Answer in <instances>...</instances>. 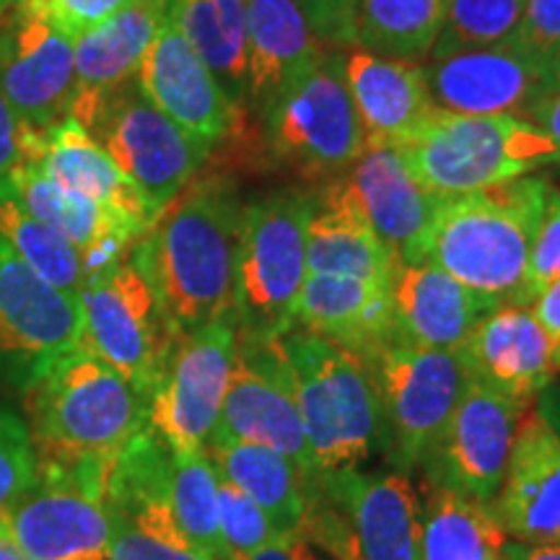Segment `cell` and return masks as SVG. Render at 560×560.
I'll list each match as a JSON object with an SVG mask.
<instances>
[{
  "label": "cell",
  "instance_id": "cell-1",
  "mask_svg": "<svg viewBox=\"0 0 560 560\" xmlns=\"http://www.w3.org/2000/svg\"><path fill=\"white\" fill-rule=\"evenodd\" d=\"M242 215L236 182L206 174L195 177L132 244L130 257L156 291L177 338L234 317Z\"/></svg>",
  "mask_w": 560,
  "mask_h": 560
},
{
  "label": "cell",
  "instance_id": "cell-2",
  "mask_svg": "<svg viewBox=\"0 0 560 560\" xmlns=\"http://www.w3.org/2000/svg\"><path fill=\"white\" fill-rule=\"evenodd\" d=\"M24 395L37 475L107 482L117 454L149 429V397L83 348L62 355Z\"/></svg>",
  "mask_w": 560,
  "mask_h": 560
},
{
  "label": "cell",
  "instance_id": "cell-3",
  "mask_svg": "<svg viewBox=\"0 0 560 560\" xmlns=\"http://www.w3.org/2000/svg\"><path fill=\"white\" fill-rule=\"evenodd\" d=\"M550 182L527 177L439 198L420 257L493 304L524 306L532 242Z\"/></svg>",
  "mask_w": 560,
  "mask_h": 560
},
{
  "label": "cell",
  "instance_id": "cell-4",
  "mask_svg": "<svg viewBox=\"0 0 560 560\" xmlns=\"http://www.w3.org/2000/svg\"><path fill=\"white\" fill-rule=\"evenodd\" d=\"M317 470H342L371 457L387 436L380 382L361 355L310 330L280 338Z\"/></svg>",
  "mask_w": 560,
  "mask_h": 560
},
{
  "label": "cell",
  "instance_id": "cell-5",
  "mask_svg": "<svg viewBox=\"0 0 560 560\" xmlns=\"http://www.w3.org/2000/svg\"><path fill=\"white\" fill-rule=\"evenodd\" d=\"M418 185L436 195L472 192L560 164V149L535 122L514 115H459L436 107L397 145Z\"/></svg>",
  "mask_w": 560,
  "mask_h": 560
},
{
  "label": "cell",
  "instance_id": "cell-6",
  "mask_svg": "<svg viewBox=\"0 0 560 560\" xmlns=\"http://www.w3.org/2000/svg\"><path fill=\"white\" fill-rule=\"evenodd\" d=\"M420 499L408 475L314 470L301 535L335 560H420Z\"/></svg>",
  "mask_w": 560,
  "mask_h": 560
},
{
  "label": "cell",
  "instance_id": "cell-7",
  "mask_svg": "<svg viewBox=\"0 0 560 560\" xmlns=\"http://www.w3.org/2000/svg\"><path fill=\"white\" fill-rule=\"evenodd\" d=\"M265 143L278 164L304 179L348 172L366 151V136L346 81V58L322 47L293 68L260 104Z\"/></svg>",
  "mask_w": 560,
  "mask_h": 560
},
{
  "label": "cell",
  "instance_id": "cell-8",
  "mask_svg": "<svg viewBox=\"0 0 560 560\" xmlns=\"http://www.w3.org/2000/svg\"><path fill=\"white\" fill-rule=\"evenodd\" d=\"M317 195L280 190L242 215L236 255V330L252 338H283L296 327V301L306 278V234Z\"/></svg>",
  "mask_w": 560,
  "mask_h": 560
},
{
  "label": "cell",
  "instance_id": "cell-9",
  "mask_svg": "<svg viewBox=\"0 0 560 560\" xmlns=\"http://www.w3.org/2000/svg\"><path fill=\"white\" fill-rule=\"evenodd\" d=\"M177 340L156 291L130 252L89 276L81 291V348L122 374L149 400Z\"/></svg>",
  "mask_w": 560,
  "mask_h": 560
},
{
  "label": "cell",
  "instance_id": "cell-10",
  "mask_svg": "<svg viewBox=\"0 0 560 560\" xmlns=\"http://www.w3.org/2000/svg\"><path fill=\"white\" fill-rule=\"evenodd\" d=\"M102 501L109 560H210L174 520L172 450L151 423L112 462Z\"/></svg>",
  "mask_w": 560,
  "mask_h": 560
},
{
  "label": "cell",
  "instance_id": "cell-11",
  "mask_svg": "<svg viewBox=\"0 0 560 560\" xmlns=\"http://www.w3.org/2000/svg\"><path fill=\"white\" fill-rule=\"evenodd\" d=\"M371 369L380 382L392 459L410 470L444 433L472 374L459 350L420 348L402 340H392Z\"/></svg>",
  "mask_w": 560,
  "mask_h": 560
},
{
  "label": "cell",
  "instance_id": "cell-12",
  "mask_svg": "<svg viewBox=\"0 0 560 560\" xmlns=\"http://www.w3.org/2000/svg\"><path fill=\"white\" fill-rule=\"evenodd\" d=\"M234 441L270 446L301 470H317L280 338H252L236 330L234 369L206 450Z\"/></svg>",
  "mask_w": 560,
  "mask_h": 560
},
{
  "label": "cell",
  "instance_id": "cell-13",
  "mask_svg": "<svg viewBox=\"0 0 560 560\" xmlns=\"http://www.w3.org/2000/svg\"><path fill=\"white\" fill-rule=\"evenodd\" d=\"M89 132L132 182L153 221L198 177L210 153L153 107L136 81L104 104Z\"/></svg>",
  "mask_w": 560,
  "mask_h": 560
},
{
  "label": "cell",
  "instance_id": "cell-14",
  "mask_svg": "<svg viewBox=\"0 0 560 560\" xmlns=\"http://www.w3.org/2000/svg\"><path fill=\"white\" fill-rule=\"evenodd\" d=\"M81 348V299L42 280L0 240V382L32 389Z\"/></svg>",
  "mask_w": 560,
  "mask_h": 560
},
{
  "label": "cell",
  "instance_id": "cell-15",
  "mask_svg": "<svg viewBox=\"0 0 560 560\" xmlns=\"http://www.w3.org/2000/svg\"><path fill=\"white\" fill-rule=\"evenodd\" d=\"M236 355V319L210 322L177 340L149 400L151 429L172 452L206 450Z\"/></svg>",
  "mask_w": 560,
  "mask_h": 560
},
{
  "label": "cell",
  "instance_id": "cell-16",
  "mask_svg": "<svg viewBox=\"0 0 560 560\" xmlns=\"http://www.w3.org/2000/svg\"><path fill=\"white\" fill-rule=\"evenodd\" d=\"M75 39L42 0H19L0 16V91L26 125L52 130L73 91Z\"/></svg>",
  "mask_w": 560,
  "mask_h": 560
},
{
  "label": "cell",
  "instance_id": "cell-17",
  "mask_svg": "<svg viewBox=\"0 0 560 560\" xmlns=\"http://www.w3.org/2000/svg\"><path fill=\"white\" fill-rule=\"evenodd\" d=\"M527 408L532 405L511 400L470 376L444 433L420 462L429 480L467 499L493 503L506 478L516 423Z\"/></svg>",
  "mask_w": 560,
  "mask_h": 560
},
{
  "label": "cell",
  "instance_id": "cell-18",
  "mask_svg": "<svg viewBox=\"0 0 560 560\" xmlns=\"http://www.w3.org/2000/svg\"><path fill=\"white\" fill-rule=\"evenodd\" d=\"M136 86L153 107L177 122L210 151L226 138L242 136L244 109L223 91L166 9L140 60Z\"/></svg>",
  "mask_w": 560,
  "mask_h": 560
},
{
  "label": "cell",
  "instance_id": "cell-19",
  "mask_svg": "<svg viewBox=\"0 0 560 560\" xmlns=\"http://www.w3.org/2000/svg\"><path fill=\"white\" fill-rule=\"evenodd\" d=\"M104 482L73 475H37L0 516L32 560H109Z\"/></svg>",
  "mask_w": 560,
  "mask_h": 560
},
{
  "label": "cell",
  "instance_id": "cell-20",
  "mask_svg": "<svg viewBox=\"0 0 560 560\" xmlns=\"http://www.w3.org/2000/svg\"><path fill=\"white\" fill-rule=\"evenodd\" d=\"M425 81L441 109L527 120L532 104L552 86V73L509 39L433 60L431 68H425Z\"/></svg>",
  "mask_w": 560,
  "mask_h": 560
},
{
  "label": "cell",
  "instance_id": "cell-21",
  "mask_svg": "<svg viewBox=\"0 0 560 560\" xmlns=\"http://www.w3.org/2000/svg\"><path fill=\"white\" fill-rule=\"evenodd\" d=\"M166 16V0H132L75 39L73 91L68 115L81 128H94L104 104L136 81L138 66Z\"/></svg>",
  "mask_w": 560,
  "mask_h": 560
},
{
  "label": "cell",
  "instance_id": "cell-22",
  "mask_svg": "<svg viewBox=\"0 0 560 560\" xmlns=\"http://www.w3.org/2000/svg\"><path fill=\"white\" fill-rule=\"evenodd\" d=\"M493 511L511 540L560 545V439L535 405L516 423Z\"/></svg>",
  "mask_w": 560,
  "mask_h": 560
},
{
  "label": "cell",
  "instance_id": "cell-23",
  "mask_svg": "<svg viewBox=\"0 0 560 560\" xmlns=\"http://www.w3.org/2000/svg\"><path fill=\"white\" fill-rule=\"evenodd\" d=\"M395 338L410 346L459 350L475 325L499 304L462 285L436 265L397 262L389 276Z\"/></svg>",
  "mask_w": 560,
  "mask_h": 560
},
{
  "label": "cell",
  "instance_id": "cell-24",
  "mask_svg": "<svg viewBox=\"0 0 560 560\" xmlns=\"http://www.w3.org/2000/svg\"><path fill=\"white\" fill-rule=\"evenodd\" d=\"M342 179L392 257L397 262H423L420 247L439 198L418 185L400 153L389 145H369Z\"/></svg>",
  "mask_w": 560,
  "mask_h": 560
},
{
  "label": "cell",
  "instance_id": "cell-25",
  "mask_svg": "<svg viewBox=\"0 0 560 560\" xmlns=\"http://www.w3.org/2000/svg\"><path fill=\"white\" fill-rule=\"evenodd\" d=\"M459 353L475 380L522 405H535L560 376L548 335L529 306L506 304L486 314Z\"/></svg>",
  "mask_w": 560,
  "mask_h": 560
},
{
  "label": "cell",
  "instance_id": "cell-26",
  "mask_svg": "<svg viewBox=\"0 0 560 560\" xmlns=\"http://www.w3.org/2000/svg\"><path fill=\"white\" fill-rule=\"evenodd\" d=\"M296 327L374 363L376 355L397 340L389 283L306 272L296 301Z\"/></svg>",
  "mask_w": 560,
  "mask_h": 560
},
{
  "label": "cell",
  "instance_id": "cell-27",
  "mask_svg": "<svg viewBox=\"0 0 560 560\" xmlns=\"http://www.w3.org/2000/svg\"><path fill=\"white\" fill-rule=\"evenodd\" d=\"M5 187L16 195V200L37 215L39 221L50 223L66 240L81 252L86 276H94L112 262L122 260L132 249L143 231L120 219L112 210L96 206L94 200L70 192L50 179L42 164H19L3 177Z\"/></svg>",
  "mask_w": 560,
  "mask_h": 560
},
{
  "label": "cell",
  "instance_id": "cell-28",
  "mask_svg": "<svg viewBox=\"0 0 560 560\" xmlns=\"http://www.w3.org/2000/svg\"><path fill=\"white\" fill-rule=\"evenodd\" d=\"M346 81L369 145L408 143L436 109L425 68L410 60L353 50L346 58Z\"/></svg>",
  "mask_w": 560,
  "mask_h": 560
},
{
  "label": "cell",
  "instance_id": "cell-29",
  "mask_svg": "<svg viewBox=\"0 0 560 560\" xmlns=\"http://www.w3.org/2000/svg\"><path fill=\"white\" fill-rule=\"evenodd\" d=\"M395 257L363 219L346 179H332L317 198L306 234V272L389 283Z\"/></svg>",
  "mask_w": 560,
  "mask_h": 560
},
{
  "label": "cell",
  "instance_id": "cell-30",
  "mask_svg": "<svg viewBox=\"0 0 560 560\" xmlns=\"http://www.w3.org/2000/svg\"><path fill=\"white\" fill-rule=\"evenodd\" d=\"M39 164L60 187L112 210L120 219L130 221L132 226H138L143 234L153 223L149 208L132 187V182L125 177L109 153L96 143L94 136L70 117L47 132V149Z\"/></svg>",
  "mask_w": 560,
  "mask_h": 560
},
{
  "label": "cell",
  "instance_id": "cell-31",
  "mask_svg": "<svg viewBox=\"0 0 560 560\" xmlns=\"http://www.w3.org/2000/svg\"><path fill=\"white\" fill-rule=\"evenodd\" d=\"M221 478L242 488L268 516L278 537L301 535L306 516V470L270 446L234 441L208 450Z\"/></svg>",
  "mask_w": 560,
  "mask_h": 560
},
{
  "label": "cell",
  "instance_id": "cell-32",
  "mask_svg": "<svg viewBox=\"0 0 560 560\" xmlns=\"http://www.w3.org/2000/svg\"><path fill=\"white\" fill-rule=\"evenodd\" d=\"M420 560H501L503 532L493 503H480L457 490L425 482V501L420 503Z\"/></svg>",
  "mask_w": 560,
  "mask_h": 560
},
{
  "label": "cell",
  "instance_id": "cell-33",
  "mask_svg": "<svg viewBox=\"0 0 560 560\" xmlns=\"http://www.w3.org/2000/svg\"><path fill=\"white\" fill-rule=\"evenodd\" d=\"M322 47L293 0H247V96L260 104Z\"/></svg>",
  "mask_w": 560,
  "mask_h": 560
},
{
  "label": "cell",
  "instance_id": "cell-34",
  "mask_svg": "<svg viewBox=\"0 0 560 560\" xmlns=\"http://www.w3.org/2000/svg\"><path fill=\"white\" fill-rule=\"evenodd\" d=\"M172 19L236 104L247 96V0H166Z\"/></svg>",
  "mask_w": 560,
  "mask_h": 560
},
{
  "label": "cell",
  "instance_id": "cell-35",
  "mask_svg": "<svg viewBox=\"0 0 560 560\" xmlns=\"http://www.w3.org/2000/svg\"><path fill=\"white\" fill-rule=\"evenodd\" d=\"M444 13L446 0H355V47L416 62L431 55Z\"/></svg>",
  "mask_w": 560,
  "mask_h": 560
},
{
  "label": "cell",
  "instance_id": "cell-36",
  "mask_svg": "<svg viewBox=\"0 0 560 560\" xmlns=\"http://www.w3.org/2000/svg\"><path fill=\"white\" fill-rule=\"evenodd\" d=\"M0 240L9 244L13 255L30 265L42 280L81 299L83 285L89 280L81 252L58 229L39 221L21 206L3 179H0Z\"/></svg>",
  "mask_w": 560,
  "mask_h": 560
},
{
  "label": "cell",
  "instance_id": "cell-37",
  "mask_svg": "<svg viewBox=\"0 0 560 560\" xmlns=\"http://www.w3.org/2000/svg\"><path fill=\"white\" fill-rule=\"evenodd\" d=\"M221 472L208 450L172 452V509L185 537L210 560H223L219 529Z\"/></svg>",
  "mask_w": 560,
  "mask_h": 560
},
{
  "label": "cell",
  "instance_id": "cell-38",
  "mask_svg": "<svg viewBox=\"0 0 560 560\" xmlns=\"http://www.w3.org/2000/svg\"><path fill=\"white\" fill-rule=\"evenodd\" d=\"M524 0H446L444 26L431 60L509 42L520 30Z\"/></svg>",
  "mask_w": 560,
  "mask_h": 560
},
{
  "label": "cell",
  "instance_id": "cell-39",
  "mask_svg": "<svg viewBox=\"0 0 560 560\" xmlns=\"http://www.w3.org/2000/svg\"><path fill=\"white\" fill-rule=\"evenodd\" d=\"M219 529L223 560H247L278 537L265 511L226 478L219 482Z\"/></svg>",
  "mask_w": 560,
  "mask_h": 560
},
{
  "label": "cell",
  "instance_id": "cell-40",
  "mask_svg": "<svg viewBox=\"0 0 560 560\" xmlns=\"http://www.w3.org/2000/svg\"><path fill=\"white\" fill-rule=\"evenodd\" d=\"M37 480L30 425L0 402V516Z\"/></svg>",
  "mask_w": 560,
  "mask_h": 560
},
{
  "label": "cell",
  "instance_id": "cell-41",
  "mask_svg": "<svg viewBox=\"0 0 560 560\" xmlns=\"http://www.w3.org/2000/svg\"><path fill=\"white\" fill-rule=\"evenodd\" d=\"M560 278V190L550 185L548 200L535 242H532L527 280H524V306H529L552 280Z\"/></svg>",
  "mask_w": 560,
  "mask_h": 560
},
{
  "label": "cell",
  "instance_id": "cell-42",
  "mask_svg": "<svg viewBox=\"0 0 560 560\" xmlns=\"http://www.w3.org/2000/svg\"><path fill=\"white\" fill-rule=\"evenodd\" d=\"M511 42L550 68L560 55V0H524V13Z\"/></svg>",
  "mask_w": 560,
  "mask_h": 560
},
{
  "label": "cell",
  "instance_id": "cell-43",
  "mask_svg": "<svg viewBox=\"0 0 560 560\" xmlns=\"http://www.w3.org/2000/svg\"><path fill=\"white\" fill-rule=\"evenodd\" d=\"M47 132L26 125L0 91V179L19 164H39L47 149Z\"/></svg>",
  "mask_w": 560,
  "mask_h": 560
},
{
  "label": "cell",
  "instance_id": "cell-44",
  "mask_svg": "<svg viewBox=\"0 0 560 560\" xmlns=\"http://www.w3.org/2000/svg\"><path fill=\"white\" fill-rule=\"evenodd\" d=\"M304 13L306 24L319 45L325 47H355L353 19L355 0H293Z\"/></svg>",
  "mask_w": 560,
  "mask_h": 560
},
{
  "label": "cell",
  "instance_id": "cell-45",
  "mask_svg": "<svg viewBox=\"0 0 560 560\" xmlns=\"http://www.w3.org/2000/svg\"><path fill=\"white\" fill-rule=\"evenodd\" d=\"M60 30L79 39L83 32L94 30L102 21L115 16L117 11L132 3V0H42Z\"/></svg>",
  "mask_w": 560,
  "mask_h": 560
},
{
  "label": "cell",
  "instance_id": "cell-46",
  "mask_svg": "<svg viewBox=\"0 0 560 560\" xmlns=\"http://www.w3.org/2000/svg\"><path fill=\"white\" fill-rule=\"evenodd\" d=\"M532 314H535L537 325L548 335L552 348V366L560 374V278L545 289L540 296L529 304Z\"/></svg>",
  "mask_w": 560,
  "mask_h": 560
},
{
  "label": "cell",
  "instance_id": "cell-47",
  "mask_svg": "<svg viewBox=\"0 0 560 560\" xmlns=\"http://www.w3.org/2000/svg\"><path fill=\"white\" fill-rule=\"evenodd\" d=\"M527 120L548 132L552 143L560 149V86H550L540 100L532 104Z\"/></svg>",
  "mask_w": 560,
  "mask_h": 560
},
{
  "label": "cell",
  "instance_id": "cell-48",
  "mask_svg": "<svg viewBox=\"0 0 560 560\" xmlns=\"http://www.w3.org/2000/svg\"><path fill=\"white\" fill-rule=\"evenodd\" d=\"M247 560H317V552L312 550V542H306L299 535L276 537V540L257 550Z\"/></svg>",
  "mask_w": 560,
  "mask_h": 560
},
{
  "label": "cell",
  "instance_id": "cell-49",
  "mask_svg": "<svg viewBox=\"0 0 560 560\" xmlns=\"http://www.w3.org/2000/svg\"><path fill=\"white\" fill-rule=\"evenodd\" d=\"M503 560H560V545H529L506 540Z\"/></svg>",
  "mask_w": 560,
  "mask_h": 560
},
{
  "label": "cell",
  "instance_id": "cell-50",
  "mask_svg": "<svg viewBox=\"0 0 560 560\" xmlns=\"http://www.w3.org/2000/svg\"><path fill=\"white\" fill-rule=\"evenodd\" d=\"M535 410L548 420V425L560 439V376L550 384L548 389L540 392V397L535 400Z\"/></svg>",
  "mask_w": 560,
  "mask_h": 560
},
{
  "label": "cell",
  "instance_id": "cell-51",
  "mask_svg": "<svg viewBox=\"0 0 560 560\" xmlns=\"http://www.w3.org/2000/svg\"><path fill=\"white\" fill-rule=\"evenodd\" d=\"M0 560H32L16 542H13L11 532L5 529L3 522H0Z\"/></svg>",
  "mask_w": 560,
  "mask_h": 560
},
{
  "label": "cell",
  "instance_id": "cell-52",
  "mask_svg": "<svg viewBox=\"0 0 560 560\" xmlns=\"http://www.w3.org/2000/svg\"><path fill=\"white\" fill-rule=\"evenodd\" d=\"M552 86H560V55L552 62Z\"/></svg>",
  "mask_w": 560,
  "mask_h": 560
},
{
  "label": "cell",
  "instance_id": "cell-53",
  "mask_svg": "<svg viewBox=\"0 0 560 560\" xmlns=\"http://www.w3.org/2000/svg\"><path fill=\"white\" fill-rule=\"evenodd\" d=\"M16 3H19V0H0V16H3V13L9 9H13Z\"/></svg>",
  "mask_w": 560,
  "mask_h": 560
},
{
  "label": "cell",
  "instance_id": "cell-54",
  "mask_svg": "<svg viewBox=\"0 0 560 560\" xmlns=\"http://www.w3.org/2000/svg\"><path fill=\"white\" fill-rule=\"evenodd\" d=\"M501 560H503V558H501Z\"/></svg>",
  "mask_w": 560,
  "mask_h": 560
}]
</instances>
